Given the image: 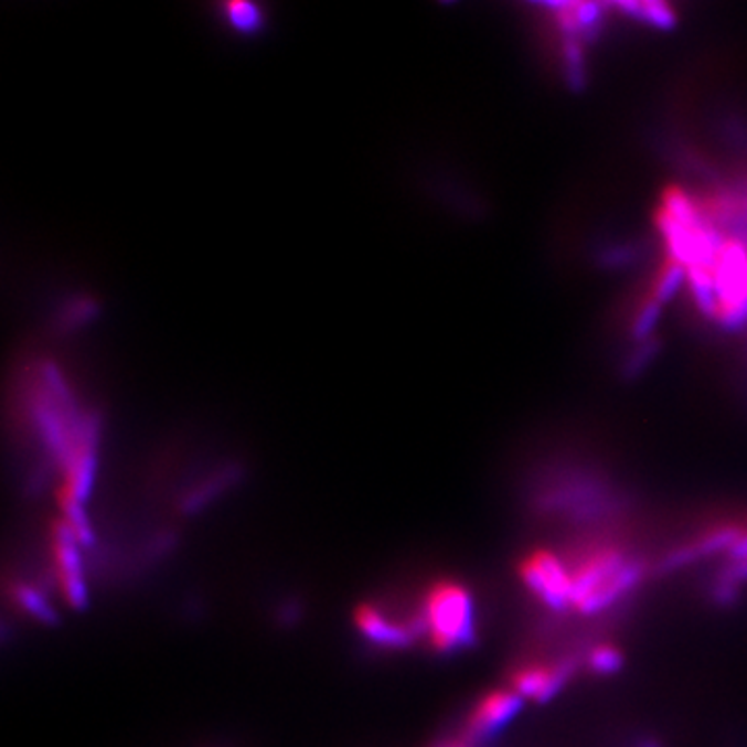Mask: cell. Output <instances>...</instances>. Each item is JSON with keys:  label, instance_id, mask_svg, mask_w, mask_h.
I'll list each match as a JSON object with an SVG mask.
<instances>
[{"label": "cell", "instance_id": "9c48e42d", "mask_svg": "<svg viewBox=\"0 0 747 747\" xmlns=\"http://www.w3.org/2000/svg\"><path fill=\"white\" fill-rule=\"evenodd\" d=\"M623 662V652L612 643H598L586 657V666L594 675H615L617 671H621Z\"/></svg>", "mask_w": 747, "mask_h": 747}, {"label": "cell", "instance_id": "ba28073f", "mask_svg": "<svg viewBox=\"0 0 747 747\" xmlns=\"http://www.w3.org/2000/svg\"><path fill=\"white\" fill-rule=\"evenodd\" d=\"M355 626L360 627V631L367 640L391 645V648L409 645L417 633H424L419 619H416L412 626H397V623H391L386 615L372 605H362L355 610Z\"/></svg>", "mask_w": 747, "mask_h": 747}, {"label": "cell", "instance_id": "3957f363", "mask_svg": "<svg viewBox=\"0 0 747 747\" xmlns=\"http://www.w3.org/2000/svg\"><path fill=\"white\" fill-rule=\"evenodd\" d=\"M520 577L544 607L572 609L574 579L572 569L551 551H532L520 565Z\"/></svg>", "mask_w": 747, "mask_h": 747}, {"label": "cell", "instance_id": "52a82bcc", "mask_svg": "<svg viewBox=\"0 0 747 747\" xmlns=\"http://www.w3.org/2000/svg\"><path fill=\"white\" fill-rule=\"evenodd\" d=\"M746 527L739 523H718L713 530L700 534L697 538L687 542L677 551H673L666 556V569H677L683 565H690L697 558L716 555V553H727L735 546V542L744 536Z\"/></svg>", "mask_w": 747, "mask_h": 747}, {"label": "cell", "instance_id": "5b68a950", "mask_svg": "<svg viewBox=\"0 0 747 747\" xmlns=\"http://www.w3.org/2000/svg\"><path fill=\"white\" fill-rule=\"evenodd\" d=\"M522 695L513 692L511 687L488 692L471 708L463 737H468L473 744H480L482 739L503 729L511 718H515V714L522 711Z\"/></svg>", "mask_w": 747, "mask_h": 747}, {"label": "cell", "instance_id": "277c9868", "mask_svg": "<svg viewBox=\"0 0 747 747\" xmlns=\"http://www.w3.org/2000/svg\"><path fill=\"white\" fill-rule=\"evenodd\" d=\"M79 540L71 530L65 520H56L53 523V558L54 572L58 586L70 600L71 607L82 609L86 602V581L82 572V561L77 551Z\"/></svg>", "mask_w": 747, "mask_h": 747}, {"label": "cell", "instance_id": "8992f818", "mask_svg": "<svg viewBox=\"0 0 747 747\" xmlns=\"http://www.w3.org/2000/svg\"><path fill=\"white\" fill-rule=\"evenodd\" d=\"M572 671H574V664L569 662L525 664L513 673L511 690L522 695L523 700L530 697L536 702H546L563 690Z\"/></svg>", "mask_w": 747, "mask_h": 747}, {"label": "cell", "instance_id": "7c38bea8", "mask_svg": "<svg viewBox=\"0 0 747 747\" xmlns=\"http://www.w3.org/2000/svg\"><path fill=\"white\" fill-rule=\"evenodd\" d=\"M436 747H478V744H473L468 737H457V739H451V741Z\"/></svg>", "mask_w": 747, "mask_h": 747}, {"label": "cell", "instance_id": "30bf717a", "mask_svg": "<svg viewBox=\"0 0 747 747\" xmlns=\"http://www.w3.org/2000/svg\"><path fill=\"white\" fill-rule=\"evenodd\" d=\"M15 596H18L19 605L28 612L35 615L38 619L42 621H54V610L34 588H28V586H18L15 588Z\"/></svg>", "mask_w": 747, "mask_h": 747}, {"label": "cell", "instance_id": "8fae6325", "mask_svg": "<svg viewBox=\"0 0 747 747\" xmlns=\"http://www.w3.org/2000/svg\"><path fill=\"white\" fill-rule=\"evenodd\" d=\"M730 561L735 558H747V530L744 532V536L735 542V546L730 548L729 553Z\"/></svg>", "mask_w": 747, "mask_h": 747}, {"label": "cell", "instance_id": "6da1fadb", "mask_svg": "<svg viewBox=\"0 0 747 747\" xmlns=\"http://www.w3.org/2000/svg\"><path fill=\"white\" fill-rule=\"evenodd\" d=\"M643 577V565L615 544L588 548L572 569L574 602L581 615H596L626 598Z\"/></svg>", "mask_w": 747, "mask_h": 747}, {"label": "cell", "instance_id": "7a4b0ae2", "mask_svg": "<svg viewBox=\"0 0 747 747\" xmlns=\"http://www.w3.org/2000/svg\"><path fill=\"white\" fill-rule=\"evenodd\" d=\"M419 623L440 652L470 648L476 642V621L468 588L455 581L435 584L426 596Z\"/></svg>", "mask_w": 747, "mask_h": 747}]
</instances>
